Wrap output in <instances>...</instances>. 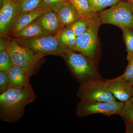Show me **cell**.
I'll return each instance as SVG.
<instances>
[{
	"label": "cell",
	"instance_id": "5",
	"mask_svg": "<svg viewBox=\"0 0 133 133\" xmlns=\"http://www.w3.org/2000/svg\"><path fill=\"white\" fill-rule=\"evenodd\" d=\"M101 24H112L133 31V13L129 3L120 1L109 9L100 12Z\"/></svg>",
	"mask_w": 133,
	"mask_h": 133
},
{
	"label": "cell",
	"instance_id": "3",
	"mask_svg": "<svg viewBox=\"0 0 133 133\" xmlns=\"http://www.w3.org/2000/svg\"><path fill=\"white\" fill-rule=\"evenodd\" d=\"M15 39L20 45L44 56L54 55L62 57L68 49L55 35L27 39Z\"/></svg>",
	"mask_w": 133,
	"mask_h": 133
},
{
	"label": "cell",
	"instance_id": "18",
	"mask_svg": "<svg viewBox=\"0 0 133 133\" xmlns=\"http://www.w3.org/2000/svg\"><path fill=\"white\" fill-rule=\"evenodd\" d=\"M97 15L96 14L94 16L90 17H81L66 26L74 32L77 37L85 31Z\"/></svg>",
	"mask_w": 133,
	"mask_h": 133
},
{
	"label": "cell",
	"instance_id": "28",
	"mask_svg": "<svg viewBox=\"0 0 133 133\" xmlns=\"http://www.w3.org/2000/svg\"><path fill=\"white\" fill-rule=\"evenodd\" d=\"M130 3V5H131V9H132V12L133 13V2L131 3Z\"/></svg>",
	"mask_w": 133,
	"mask_h": 133
},
{
	"label": "cell",
	"instance_id": "22",
	"mask_svg": "<svg viewBox=\"0 0 133 133\" xmlns=\"http://www.w3.org/2000/svg\"><path fill=\"white\" fill-rule=\"evenodd\" d=\"M76 8L81 17H90L97 14L91 12L87 0H68Z\"/></svg>",
	"mask_w": 133,
	"mask_h": 133
},
{
	"label": "cell",
	"instance_id": "16",
	"mask_svg": "<svg viewBox=\"0 0 133 133\" xmlns=\"http://www.w3.org/2000/svg\"><path fill=\"white\" fill-rule=\"evenodd\" d=\"M55 35L66 48L79 51L77 45V37L70 29L65 26Z\"/></svg>",
	"mask_w": 133,
	"mask_h": 133
},
{
	"label": "cell",
	"instance_id": "26",
	"mask_svg": "<svg viewBox=\"0 0 133 133\" xmlns=\"http://www.w3.org/2000/svg\"><path fill=\"white\" fill-rule=\"evenodd\" d=\"M67 0H42L40 7L55 10Z\"/></svg>",
	"mask_w": 133,
	"mask_h": 133
},
{
	"label": "cell",
	"instance_id": "25",
	"mask_svg": "<svg viewBox=\"0 0 133 133\" xmlns=\"http://www.w3.org/2000/svg\"><path fill=\"white\" fill-rule=\"evenodd\" d=\"M10 88L9 78L6 72L0 71V94Z\"/></svg>",
	"mask_w": 133,
	"mask_h": 133
},
{
	"label": "cell",
	"instance_id": "8",
	"mask_svg": "<svg viewBox=\"0 0 133 133\" xmlns=\"http://www.w3.org/2000/svg\"><path fill=\"white\" fill-rule=\"evenodd\" d=\"M101 24L99 15L97 16L85 31L77 37L79 51L94 59L96 55L98 44V33Z\"/></svg>",
	"mask_w": 133,
	"mask_h": 133
},
{
	"label": "cell",
	"instance_id": "23",
	"mask_svg": "<svg viewBox=\"0 0 133 133\" xmlns=\"http://www.w3.org/2000/svg\"><path fill=\"white\" fill-rule=\"evenodd\" d=\"M121 29L125 43L127 52V59L128 61L133 56V31L127 29Z\"/></svg>",
	"mask_w": 133,
	"mask_h": 133
},
{
	"label": "cell",
	"instance_id": "29",
	"mask_svg": "<svg viewBox=\"0 0 133 133\" xmlns=\"http://www.w3.org/2000/svg\"><path fill=\"white\" fill-rule=\"evenodd\" d=\"M132 98H133V85L132 86Z\"/></svg>",
	"mask_w": 133,
	"mask_h": 133
},
{
	"label": "cell",
	"instance_id": "13",
	"mask_svg": "<svg viewBox=\"0 0 133 133\" xmlns=\"http://www.w3.org/2000/svg\"><path fill=\"white\" fill-rule=\"evenodd\" d=\"M54 11L57 13L62 28L81 17L74 5L68 0Z\"/></svg>",
	"mask_w": 133,
	"mask_h": 133
},
{
	"label": "cell",
	"instance_id": "6",
	"mask_svg": "<svg viewBox=\"0 0 133 133\" xmlns=\"http://www.w3.org/2000/svg\"><path fill=\"white\" fill-rule=\"evenodd\" d=\"M125 106V102L121 101L101 102L81 99L77 106L76 114L79 117L95 114L107 116L120 115Z\"/></svg>",
	"mask_w": 133,
	"mask_h": 133
},
{
	"label": "cell",
	"instance_id": "27",
	"mask_svg": "<svg viewBox=\"0 0 133 133\" xmlns=\"http://www.w3.org/2000/svg\"><path fill=\"white\" fill-rule=\"evenodd\" d=\"M123 1H125L129 3L133 2V0H123Z\"/></svg>",
	"mask_w": 133,
	"mask_h": 133
},
{
	"label": "cell",
	"instance_id": "14",
	"mask_svg": "<svg viewBox=\"0 0 133 133\" xmlns=\"http://www.w3.org/2000/svg\"><path fill=\"white\" fill-rule=\"evenodd\" d=\"M37 21L42 28L50 35H56L62 28L57 13L49 9Z\"/></svg>",
	"mask_w": 133,
	"mask_h": 133
},
{
	"label": "cell",
	"instance_id": "21",
	"mask_svg": "<svg viewBox=\"0 0 133 133\" xmlns=\"http://www.w3.org/2000/svg\"><path fill=\"white\" fill-rule=\"evenodd\" d=\"M120 0H87L91 12L96 13L104 10L108 7H111Z\"/></svg>",
	"mask_w": 133,
	"mask_h": 133
},
{
	"label": "cell",
	"instance_id": "31",
	"mask_svg": "<svg viewBox=\"0 0 133 133\" xmlns=\"http://www.w3.org/2000/svg\"><path fill=\"white\" fill-rule=\"evenodd\" d=\"M13 1H14L16 2H17L18 0H13Z\"/></svg>",
	"mask_w": 133,
	"mask_h": 133
},
{
	"label": "cell",
	"instance_id": "9",
	"mask_svg": "<svg viewBox=\"0 0 133 133\" xmlns=\"http://www.w3.org/2000/svg\"><path fill=\"white\" fill-rule=\"evenodd\" d=\"M49 9L40 7L33 11L18 15L12 22L6 35L12 37L38 19Z\"/></svg>",
	"mask_w": 133,
	"mask_h": 133
},
{
	"label": "cell",
	"instance_id": "11",
	"mask_svg": "<svg viewBox=\"0 0 133 133\" xmlns=\"http://www.w3.org/2000/svg\"><path fill=\"white\" fill-rule=\"evenodd\" d=\"M17 14L16 2L13 0H1L0 33L6 35L10 24Z\"/></svg>",
	"mask_w": 133,
	"mask_h": 133
},
{
	"label": "cell",
	"instance_id": "20",
	"mask_svg": "<svg viewBox=\"0 0 133 133\" xmlns=\"http://www.w3.org/2000/svg\"><path fill=\"white\" fill-rule=\"evenodd\" d=\"M42 1V0H18L16 2L17 5V16L33 11L40 7Z\"/></svg>",
	"mask_w": 133,
	"mask_h": 133
},
{
	"label": "cell",
	"instance_id": "19",
	"mask_svg": "<svg viewBox=\"0 0 133 133\" xmlns=\"http://www.w3.org/2000/svg\"><path fill=\"white\" fill-rule=\"evenodd\" d=\"M120 115L125 121L126 132L133 133V104L131 100L125 102V107Z\"/></svg>",
	"mask_w": 133,
	"mask_h": 133
},
{
	"label": "cell",
	"instance_id": "10",
	"mask_svg": "<svg viewBox=\"0 0 133 133\" xmlns=\"http://www.w3.org/2000/svg\"><path fill=\"white\" fill-rule=\"evenodd\" d=\"M105 83L109 91L120 101L125 102L132 98L133 85L124 80L121 76L108 79Z\"/></svg>",
	"mask_w": 133,
	"mask_h": 133
},
{
	"label": "cell",
	"instance_id": "15",
	"mask_svg": "<svg viewBox=\"0 0 133 133\" xmlns=\"http://www.w3.org/2000/svg\"><path fill=\"white\" fill-rule=\"evenodd\" d=\"M37 19L11 37L15 39H24L50 35L42 28Z\"/></svg>",
	"mask_w": 133,
	"mask_h": 133
},
{
	"label": "cell",
	"instance_id": "7",
	"mask_svg": "<svg viewBox=\"0 0 133 133\" xmlns=\"http://www.w3.org/2000/svg\"><path fill=\"white\" fill-rule=\"evenodd\" d=\"M77 96L80 99L101 102L116 101V98L108 90L105 81L96 79L82 83Z\"/></svg>",
	"mask_w": 133,
	"mask_h": 133
},
{
	"label": "cell",
	"instance_id": "2",
	"mask_svg": "<svg viewBox=\"0 0 133 133\" xmlns=\"http://www.w3.org/2000/svg\"><path fill=\"white\" fill-rule=\"evenodd\" d=\"M7 35V48L13 63L24 69L30 77L35 74L44 56L20 45L15 38Z\"/></svg>",
	"mask_w": 133,
	"mask_h": 133
},
{
	"label": "cell",
	"instance_id": "17",
	"mask_svg": "<svg viewBox=\"0 0 133 133\" xmlns=\"http://www.w3.org/2000/svg\"><path fill=\"white\" fill-rule=\"evenodd\" d=\"M7 35H1L0 71L6 72L13 64L7 48Z\"/></svg>",
	"mask_w": 133,
	"mask_h": 133
},
{
	"label": "cell",
	"instance_id": "4",
	"mask_svg": "<svg viewBox=\"0 0 133 133\" xmlns=\"http://www.w3.org/2000/svg\"><path fill=\"white\" fill-rule=\"evenodd\" d=\"M68 48L62 56L76 78L83 83L88 80L96 79L97 72L91 58L83 53Z\"/></svg>",
	"mask_w": 133,
	"mask_h": 133
},
{
	"label": "cell",
	"instance_id": "24",
	"mask_svg": "<svg viewBox=\"0 0 133 133\" xmlns=\"http://www.w3.org/2000/svg\"><path fill=\"white\" fill-rule=\"evenodd\" d=\"M121 77L124 80L133 85V56L128 60V64Z\"/></svg>",
	"mask_w": 133,
	"mask_h": 133
},
{
	"label": "cell",
	"instance_id": "12",
	"mask_svg": "<svg viewBox=\"0 0 133 133\" xmlns=\"http://www.w3.org/2000/svg\"><path fill=\"white\" fill-rule=\"evenodd\" d=\"M6 72L9 78L10 88H22L31 85L30 76L21 66L13 64Z\"/></svg>",
	"mask_w": 133,
	"mask_h": 133
},
{
	"label": "cell",
	"instance_id": "30",
	"mask_svg": "<svg viewBox=\"0 0 133 133\" xmlns=\"http://www.w3.org/2000/svg\"><path fill=\"white\" fill-rule=\"evenodd\" d=\"M130 100H131V102H132V103L133 104V98H131Z\"/></svg>",
	"mask_w": 133,
	"mask_h": 133
},
{
	"label": "cell",
	"instance_id": "1",
	"mask_svg": "<svg viewBox=\"0 0 133 133\" xmlns=\"http://www.w3.org/2000/svg\"><path fill=\"white\" fill-rule=\"evenodd\" d=\"M37 96L31 85L21 88H10L0 94V119L16 123L24 115L25 107L33 102Z\"/></svg>",
	"mask_w": 133,
	"mask_h": 133
}]
</instances>
